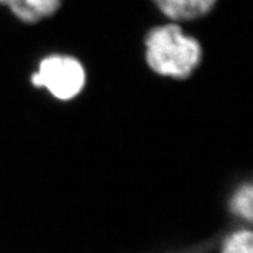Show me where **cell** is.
Listing matches in <instances>:
<instances>
[{
    "label": "cell",
    "mask_w": 253,
    "mask_h": 253,
    "mask_svg": "<svg viewBox=\"0 0 253 253\" xmlns=\"http://www.w3.org/2000/svg\"><path fill=\"white\" fill-rule=\"evenodd\" d=\"M227 213L239 225H252L253 185L252 180L244 181L233 189L226 202Z\"/></svg>",
    "instance_id": "cell-5"
},
{
    "label": "cell",
    "mask_w": 253,
    "mask_h": 253,
    "mask_svg": "<svg viewBox=\"0 0 253 253\" xmlns=\"http://www.w3.org/2000/svg\"><path fill=\"white\" fill-rule=\"evenodd\" d=\"M63 4V0H0V7L13 20L29 26L52 20L60 13Z\"/></svg>",
    "instance_id": "cell-4"
},
{
    "label": "cell",
    "mask_w": 253,
    "mask_h": 253,
    "mask_svg": "<svg viewBox=\"0 0 253 253\" xmlns=\"http://www.w3.org/2000/svg\"><path fill=\"white\" fill-rule=\"evenodd\" d=\"M218 253H253V233L251 226L233 227L223 237Z\"/></svg>",
    "instance_id": "cell-6"
},
{
    "label": "cell",
    "mask_w": 253,
    "mask_h": 253,
    "mask_svg": "<svg viewBox=\"0 0 253 253\" xmlns=\"http://www.w3.org/2000/svg\"><path fill=\"white\" fill-rule=\"evenodd\" d=\"M221 0H150L164 21L187 25L202 21L213 13Z\"/></svg>",
    "instance_id": "cell-3"
},
{
    "label": "cell",
    "mask_w": 253,
    "mask_h": 253,
    "mask_svg": "<svg viewBox=\"0 0 253 253\" xmlns=\"http://www.w3.org/2000/svg\"><path fill=\"white\" fill-rule=\"evenodd\" d=\"M29 83L35 89L47 92L58 102H70L79 97L87 85V70L78 57L49 53L38 61Z\"/></svg>",
    "instance_id": "cell-2"
},
{
    "label": "cell",
    "mask_w": 253,
    "mask_h": 253,
    "mask_svg": "<svg viewBox=\"0 0 253 253\" xmlns=\"http://www.w3.org/2000/svg\"><path fill=\"white\" fill-rule=\"evenodd\" d=\"M143 60L157 77L172 80L189 79L203 60L202 44L185 26L160 21L143 37Z\"/></svg>",
    "instance_id": "cell-1"
}]
</instances>
